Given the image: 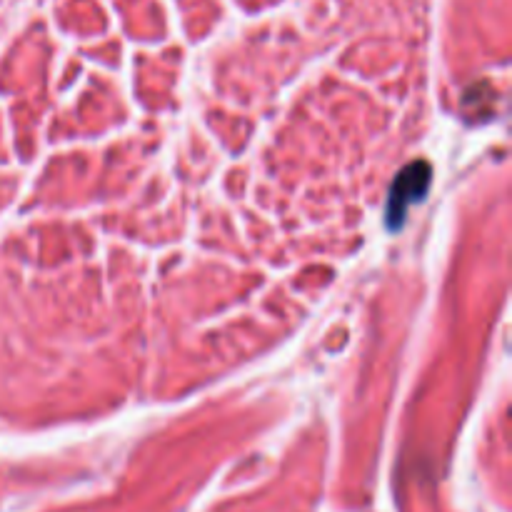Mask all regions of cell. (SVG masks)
Segmentation results:
<instances>
[{
	"label": "cell",
	"instance_id": "6da1fadb",
	"mask_svg": "<svg viewBox=\"0 0 512 512\" xmlns=\"http://www.w3.org/2000/svg\"><path fill=\"white\" fill-rule=\"evenodd\" d=\"M428 180H430V173L423 163L410 165V168H405L403 173H400L398 183H395L393 188V195H390V208H388L390 225L398 228L400 220H403L405 213H408L410 203H413V200H420V195L428 190Z\"/></svg>",
	"mask_w": 512,
	"mask_h": 512
}]
</instances>
